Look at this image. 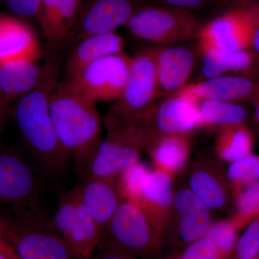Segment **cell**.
Returning <instances> with one entry per match:
<instances>
[{
    "label": "cell",
    "mask_w": 259,
    "mask_h": 259,
    "mask_svg": "<svg viewBox=\"0 0 259 259\" xmlns=\"http://www.w3.org/2000/svg\"><path fill=\"white\" fill-rule=\"evenodd\" d=\"M255 259H259V253H258V255H257V257H256V258H255Z\"/></svg>",
    "instance_id": "b9f144b4"
},
{
    "label": "cell",
    "mask_w": 259,
    "mask_h": 259,
    "mask_svg": "<svg viewBox=\"0 0 259 259\" xmlns=\"http://www.w3.org/2000/svg\"><path fill=\"white\" fill-rule=\"evenodd\" d=\"M0 259H20L13 248L8 243L3 249L0 250Z\"/></svg>",
    "instance_id": "f35d334b"
},
{
    "label": "cell",
    "mask_w": 259,
    "mask_h": 259,
    "mask_svg": "<svg viewBox=\"0 0 259 259\" xmlns=\"http://www.w3.org/2000/svg\"><path fill=\"white\" fill-rule=\"evenodd\" d=\"M202 126H223L244 124L248 112L234 102L202 100L199 102Z\"/></svg>",
    "instance_id": "4316f807"
},
{
    "label": "cell",
    "mask_w": 259,
    "mask_h": 259,
    "mask_svg": "<svg viewBox=\"0 0 259 259\" xmlns=\"http://www.w3.org/2000/svg\"><path fill=\"white\" fill-rule=\"evenodd\" d=\"M190 135H171L158 138L150 148L155 169L171 176L185 166L190 155Z\"/></svg>",
    "instance_id": "d4e9b609"
},
{
    "label": "cell",
    "mask_w": 259,
    "mask_h": 259,
    "mask_svg": "<svg viewBox=\"0 0 259 259\" xmlns=\"http://www.w3.org/2000/svg\"><path fill=\"white\" fill-rule=\"evenodd\" d=\"M125 26L139 38L163 44L192 40L202 28L192 10L166 5L142 7Z\"/></svg>",
    "instance_id": "52a82bcc"
},
{
    "label": "cell",
    "mask_w": 259,
    "mask_h": 259,
    "mask_svg": "<svg viewBox=\"0 0 259 259\" xmlns=\"http://www.w3.org/2000/svg\"><path fill=\"white\" fill-rule=\"evenodd\" d=\"M51 223L76 258L93 256L103 231L85 208L77 187L61 195Z\"/></svg>",
    "instance_id": "ba28073f"
},
{
    "label": "cell",
    "mask_w": 259,
    "mask_h": 259,
    "mask_svg": "<svg viewBox=\"0 0 259 259\" xmlns=\"http://www.w3.org/2000/svg\"><path fill=\"white\" fill-rule=\"evenodd\" d=\"M171 213L176 216L177 241L185 247L205 236L212 223L210 209L189 189L175 192Z\"/></svg>",
    "instance_id": "9a60e30c"
},
{
    "label": "cell",
    "mask_w": 259,
    "mask_h": 259,
    "mask_svg": "<svg viewBox=\"0 0 259 259\" xmlns=\"http://www.w3.org/2000/svg\"><path fill=\"white\" fill-rule=\"evenodd\" d=\"M107 137L97 146L82 173L87 177L117 179L139 161L141 153L149 150L153 138L147 124L136 123L105 127Z\"/></svg>",
    "instance_id": "277c9868"
},
{
    "label": "cell",
    "mask_w": 259,
    "mask_h": 259,
    "mask_svg": "<svg viewBox=\"0 0 259 259\" xmlns=\"http://www.w3.org/2000/svg\"><path fill=\"white\" fill-rule=\"evenodd\" d=\"M250 101L254 105V118L255 122L259 125V79L255 93H253V96L250 99Z\"/></svg>",
    "instance_id": "ab89813d"
},
{
    "label": "cell",
    "mask_w": 259,
    "mask_h": 259,
    "mask_svg": "<svg viewBox=\"0 0 259 259\" xmlns=\"http://www.w3.org/2000/svg\"><path fill=\"white\" fill-rule=\"evenodd\" d=\"M189 190L210 209L226 208L231 197V186L218 163L200 161L189 172Z\"/></svg>",
    "instance_id": "2e32d148"
},
{
    "label": "cell",
    "mask_w": 259,
    "mask_h": 259,
    "mask_svg": "<svg viewBox=\"0 0 259 259\" xmlns=\"http://www.w3.org/2000/svg\"><path fill=\"white\" fill-rule=\"evenodd\" d=\"M166 6L193 10L202 8L210 0H157Z\"/></svg>",
    "instance_id": "74e56055"
},
{
    "label": "cell",
    "mask_w": 259,
    "mask_h": 259,
    "mask_svg": "<svg viewBox=\"0 0 259 259\" xmlns=\"http://www.w3.org/2000/svg\"><path fill=\"white\" fill-rule=\"evenodd\" d=\"M145 5L139 0H88L66 38L55 47V54L93 35L115 32L126 25L137 10Z\"/></svg>",
    "instance_id": "30bf717a"
},
{
    "label": "cell",
    "mask_w": 259,
    "mask_h": 259,
    "mask_svg": "<svg viewBox=\"0 0 259 259\" xmlns=\"http://www.w3.org/2000/svg\"><path fill=\"white\" fill-rule=\"evenodd\" d=\"M156 50L147 49L133 58L125 90L107 112L105 126L148 122L157 98Z\"/></svg>",
    "instance_id": "5b68a950"
},
{
    "label": "cell",
    "mask_w": 259,
    "mask_h": 259,
    "mask_svg": "<svg viewBox=\"0 0 259 259\" xmlns=\"http://www.w3.org/2000/svg\"><path fill=\"white\" fill-rule=\"evenodd\" d=\"M2 15H0V18H1Z\"/></svg>",
    "instance_id": "7bdbcfd3"
},
{
    "label": "cell",
    "mask_w": 259,
    "mask_h": 259,
    "mask_svg": "<svg viewBox=\"0 0 259 259\" xmlns=\"http://www.w3.org/2000/svg\"><path fill=\"white\" fill-rule=\"evenodd\" d=\"M252 23L249 8L238 9L218 17L198 34L202 51L218 49L234 52L250 49Z\"/></svg>",
    "instance_id": "7c38bea8"
},
{
    "label": "cell",
    "mask_w": 259,
    "mask_h": 259,
    "mask_svg": "<svg viewBox=\"0 0 259 259\" xmlns=\"http://www.w3.org/2000/svg\"><path fill=\"white\" fill-rule=\"evenodd\" d=\"M198 104L176 94L155 106L147 122L153 142L161 136L190 135L197 127H202Z\"/></svg>",
    "instance_id": "4fadbf2b"
},
{
    "label": "cell",
    "mask_w": 259,
    "mask_h": 259,
    "mask_svg": "<svg viewBox=\"0 0 259 259\" xmlns=\"http://www.w3.org/2000/svg\"><path fill=\"white\" fill-rule=\"evenodd\" d=\"M174 196L173 176L155 169L148 172L139 197L132 203L144 210L163 236L171 218Z\"/></svg>",
    "instance_id": "5bb4252c"
},
{
    "label": "cell",
    "mask_w": 259,
    "mask_h": 259,
    "mask_svg": "<svg viewBox=\"0 0 259 259\" xmlns=\"http://www.w3.org/2000/svg\"><path fill=\"white\" fill-rule=\"evenodd\" d=\"M232 191L236 207V214L232 220L241 230L259 218V181Z\"/></svg>",
    "instance_id": "83f0119b"
},
{
    "label": "cell",
    "mask_w": 259,
    "mask_h": 259,
    "mask_svg": "<svg viewBox=\"0 0 259 259\" xmlns=\"http://www.w3.org/2000/svg\"><path fill=\"white\" fill-rule=\"evenodd\" d=\"M202 72L207 79L228 72L259 79V54L250 49L227 52L212 49L202 51Z\"/></svg>",
    "instance_id": "7402d4cb"
},
{
    "label": "cell",
    "mask_w": 259,
    "mask_h": 259,
    "mask_svg": "<svg viewBox=\"0 0 259 259\" xmlns=\"http://www.w3.org/2000/svg\"><path fill=\"white\" fill-rule=\"evenodd\" d=\"M103 234L112 243L136 258L157 251L163 235L136 204L122 199Z\"/></svg>",
    "instance_id": "9c48e42d"
},
{
    "label": "cell",
    "mask_w": 259,
    "mask_h": 259,
    "mask_svg": "<svg viewBox=\"0 0 259 259\" xmlns=\"http://www.w3.org/2000/svg\"><path fill=\"white\" fill-rule=\"evenodd\" d=\"M50 113L61 147L82 175L101 142V120L96 102L80 93L69 80L59 81L50 97Z\"/></svg>",
    "instance_id": "7a4b0ae2"
},
{
    "label": "cell",
    "mask_w": 259,
    "mask_h": 259,
    "mask_svg": "<svg viewBox=\"0 0 259 259\" xmlns=\"http://www.w3.org/2000/svg\"><path fill=\"white\" fill-rule=\"evenodd\" d=\"M238 227L233 220L211 223L205 236L214 243L222 259H231L238 241Z\"/></svg>",
    "instance_id": "f1b7e54d"
},
{
    "label": "cell",
    "mask_w": 259,
    "mask_h": 259,
    "mask_svg": "<svg viewBox=\"0 0 259 259\" xmlns=\"http://www.w3.org/2000/svg\"><path fill=\"white\" fill-rule=\"evenodd\" d=\"M77 190L85 208L103 231L122 200L117 179L87 177Z\"/></svg>",
    "instance_id": "d6986e66"
},
{
    "label": "cell",
    "mask_w": 259,
    "mask_h": 259,
    "mask_svg": "<svg viewBox=\"0 0 259 259\" xmlns=\"http://www.w3.org/2000/svg\"><path fill=\"white\" fill-rule=\"evenodd\" d=\"M176 259H222V257L214 243L203 236L187 245Z\"/></svg>",
    "instance_id": "d6a6232c"
},
{
    "label": "cell",
    "mask_w": 259,
    "mask_h": 259,
    "mask_svg": "<svg viewBox=\"0 0 259 259\" xmlns=\"http://www.w3.org/2000/svg\"><path fill=\"white\" fill-rule=\"evenodd\" d=\"M123 39L115 32L87 37L73 47L65 65L66 79H71L83 68L105 56L122 52Z\"/></svg>",
    "instance_id": "603a6c76"
},
{
    "label": "cell",
    "mask_w": 259,
    "mask_h": 259,
    "mask_svg": "<svg viewBox=\"0 0 259 259\" xmlns=\"http://www.w3.org/2000/svg\"><path fill=\"white\" fill-rule=\"evenodd\" d=\"M46 176L30 158L0 144V207L40 209Z\"/></svg>",
    "instance_id": "8992f818"
},
{
    "label": "cell",
    "mask_w": 259,
    "mask_h": 259,
    "mask_svg": "<svg viewBox=\"0 0 259 259\" xmlns=\"http://www.w3.org/2000/svg\"><path fill=\"white\" fill-rule=\"evenodd\" d=\"M63 56L54 54L42 66L38 83L20 97L11 110L29 158L47 176L62 175L70 161L56 136L50 113V97L59 83Z\"/></svg>",
    "instance_id": "6da1fadb"
},
{
    "label": "cell",
    "mask_w": 259,
    "mask_h": 259,
    "mask_svg": "<svg viewBox=\"0 0 259 259\" xmlns=\"http://www.w3.org/2000/svg\"><path fill=\"white\" fill-rule=\"evenodd\" d=\"M194 64V55L190 49L183 47L157 49V98L175 95L184 88L193 71Z\"/></svg>",
    "instance_id": "ac0fdd59"
},
{
    "label": "cell",
    "mask_w": 259,
    "mask_h": 259,
    "mask_svg": "<svg viewBox=\"0 0 259 259\" xmlns=\"http://www.w3.org/2000/svg\"><path fill=\"white\" fill-rule=\"evenodd\" d=\"M95 252L93 259H138L112 243L103 233Z\"/></svg>",
    "instance_id": "e575fe53"
},
{
    "label": "cell",
    "mask_w": 259,
    "mask_h": 259,
    "mask_svg": "<svg viewBox=\"0 0 259 259\" xmlns=\"http://www.w3.org/2000/svg\"><path fill=\"white\" fill-rule=\"evenodd\" d=\"M83 0H44L35 17L44 37L57 47L76 21Z\"/></svg>",
    "instance_id": "44dd1931"
},
{
    "label": "cell",
    "mask_w": 259,
    "mask_h": 259,
    "mask_svg": "<svg viewBox=\"0 0 259 259\" xmlns=\"http://www.w3.org/2000/svg\"><path fill=\"white\" fill-rule=\"evenodd\" d=\"M259 253V218L247 226L238 238L231 259H255Z\"/></svg>",
    "instance_id": "1f68e13d"
},
{
    "label": "cell",
    "mask_w": 259,
    "mask_h": 259,
    "mask_svg": "<svg viewBox=\"0 0 259 259\" xmlns=\"http://www.w3.org/2000/svg\"><path fill=\"white\" fill-rule=\"evenodd\" d=\"M258 79L241 76H221L200 82L185 85L177 94L199 102L215 100L235 102L249 100L255 93ZM176 95V94H175Z\"/></svg>",
    "instance_id": "e0dca14e"
},
{
    "label": "cell",
    "mask_w": 259,
    "mask_h": 259,
    "mask_svg": "<svg viewBox=\"0 0 259 259\" xmlns=\"http://www.w3.org/2000/svg\"><path fill=\"white\" fill-rule=\"evenodd\" d=\"M5 7L17 16L35 18L44 0H3Z\"/></svg>",
    "instance_id": "836d02e7"
},
{
    "label": "cell",
    "mask_w": 259,
    "mask_h": 259,
    "mask_svg": "<svg viewBox=\"0 0 259 259\" xmlns=\"http://www.w3.org/2000/svg\"><path fill=\"white\" fill-rule=\"evenodd\" d=\"M132 59L123 52L105 56L67 80L94 102L117 101L127 84Z\"/></svg>",
    "instance_id": "8fae6325"
},
{
    "label": "cell",
    "mask_w": 259,
    "mask_h": 259,
    "mask_svg": "<svg viewBox=\"0 0 259 259\" xmlns=\"http://www.w3.org/2000/svg\"><path fill=\"white\" fill-rule=\"evenodd\" d=\"M226 177L231 189L238 188L259 181V156L251 154L231 163Z\"/></svg>",
    "instance_id": "f546056e"
},
{
    "label": "cell",
    "mask_w": 259,
    "mask_h": 259,
    "mask_svg": "<svg viewBox=\"0 0 259 259\" xmlns=\"http://www.w3.org/2000/svg\"><path fill=\"white\" fill-rule=\"evenodd\" d=\"M42 66L25 59L0 64V80L5 97L12 102L31 92L38 83Z\"/></svg>",
    "instance_id": "cb8c5ba5"
},
{
    "label": "cell",
    "mask_w": 259,
    "mask_h": 259,
    "mask_svg": "<svg viewBox=\"0 0 259 259\" xmlns=\"http://www.w3.org/2000/svg\"><path fill=\"white\" fill-rule=\"evenodd\" d=\"M40 57L36 35L28 24L15 17L0 18V64Z\"/></svg>",
    "instance_id": "ffe728a7"
},
{
    "label": "cell",
    "mask_w": 259,
    "mask_h": 259,
    "mask_svg": "<svg viewBox=\"0 0 259 259\" xmlns=\"http://www.w3.org/2000/svg\"><path fill=\"white\" fill-rule=\"evenodd\" d=\"M11 103L5 97L0 80V144H3L2 139L4 134L7 120L11 113Z\"/></svg>",
    "instance_id": "8d00e7d4"
},
{
    "label": "cell",
    "mask_w": 259,
    "mask_h": 259,
    "mask_svg": "<svg viewBox=\"0 0 259 259\" xmlns=\"http://www.w3.org/2000/svg\"><path fill=\"white\" fill-rule=\"evenodd\" d=\"M248 8L252 23L250 49L259 54V5Z\"/></svg>",
    "instance_id": "d590c367"
},
{
    "label": "cell",
    "mask_w": 259,
    "mask_h": 259,
    "mask_svg": "<svg viewBox=\"0 0 259 259\" xmlns=\"http://www.w3.org/2000/svg\"><path fill=\"white\" fill-rule=\"evenodd\" d=\"M148 171L147 167L139 161L121 174L117 178V184L122 199L131 202L136 201Z\"/></svg>",
    "instance_id": "4dcf8cb0"
},
{
    "label": "cell",
    "mask_w": 259,
    "mask_h": 259,
    "mask_svg": "<svg viewBox=\"0 0 259 259\" xmlns=\"http://www.w3.org/2000/svg\"><path fill=\"white\" fill-rule=\"evenodd\" d=\"M1 217L6 241L20 259H78L41 209H9Z\"/></svg>",
    "instance_id": "3957f363"
},
{
    "label": "cell",
    "mask_w": 259,
    "mask_h": 259,
    "mask_svg": "<svg viewBox=\"0 0 259 259\" xmlns=\"http://www.w3.org/2000/svg\"><path fill=\"white\" fill-rule=\"evenodd\" d=\"M253 146V134L245 123L220 127L215 148L223 161H238L251 154Z\"/></svg>",
    "instance_id": "484cf974"
},
{
    "label": "cell",
    "mask_w": 259,
    "mask_h": 259,
    "mask_svg": "<svg viewBox=\"0 0 259 259\" xmlns=\"http://www.w3.org/2000/svg\"><path fill=\"white\" fill-rule=\"evenodd\" d=\"M8 245L5 236V223L3 218L0 215V250L3 249Z\"/></svg>",
    "instance_id": "60d3db41"
}]
</instances>
